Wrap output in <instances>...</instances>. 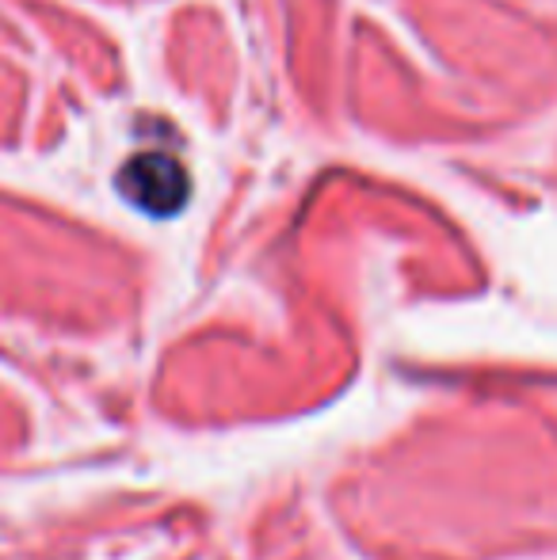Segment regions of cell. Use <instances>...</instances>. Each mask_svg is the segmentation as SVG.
<instances>
[{
	"instance_id": "6da1fadb",
	"label": "cell",
	"mask_w": 557,
	"mask_h": 560,
	"mask_svg": "<svg viewBox=\"0 0 557 560\" xmlns=\"http://www.w3.org/2000/svg\"><path fill=\"white\" fill-rule=\"evenodd\" d=\"M119 191L130 207L141 210V214L172 218V214H179V207H184L187 195H192V176H187V168L172 153L149 149V153H138L123 164Z\"/></svg>"
}]
</instances>
